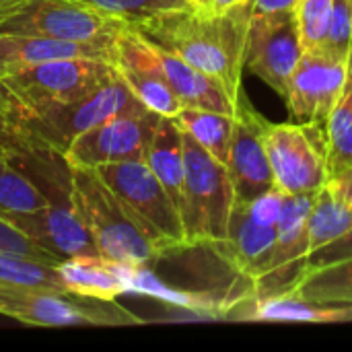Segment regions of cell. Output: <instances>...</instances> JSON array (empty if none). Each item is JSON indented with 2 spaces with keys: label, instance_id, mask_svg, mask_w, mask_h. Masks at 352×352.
I'll return each instance as SVG.
<instances>
[{
  "label": "cell",
  "instance_id": "6da1fadb",
  "mask_svg": "<svg viewBox=\"0 0 352 352\" xmlns=\"http://www.w3.org/2000/svg\"><path fill=\"white\" fill-rule=\"evenodd\" d=\"M250 4L229 12H212L196 6L161 10L138 25H132L151 43L175 54L194 68L217 78L237 103L250 25Z\"/></svg>",
  "mask_w": 352,
  "mask_h": 352
},
{
  "label": "cell",
  "instance_id": "7a4b0ae2",
  "mask_svg": "<svg viewBox=\"0 0 352 352\" xmlns=\"http://www.w3.org/2000/svg\"><path fill=\"white\" fill-rule=\"evenodd\" d=\"M72 202L101 258L124 264H153L167 256L155 233L95 169L72 167Z\"/></svg>",
  "mask_w": 352,
  "mask_h": 352
},
{
  "label": "cell",
  "instance_id": "3957f363",
  "mask_svg": "<svg viewBox=\"0 0 352 352\" xmlns=\"http://www.w3.org/2000/svg\"><path fill=\"white\" fill-rule=\"evenodd\" d=\"M16 99V97H14ZM19 120L29 136L43 148L64 153L66 146L82 132L105 122L107 118L146 109L132 93L126 80L116 74L99 85L95 91L70 103H56L43 107H27L16 99Z\"/></svg>",
  "mask_w": 352,
  "mask_h": 352
},
{
  "label": "cell",
  "instance_id": "277c9868",
  "mask_svg": "<svg viewBox=\"0 0 352 352\" xmlns=\"http://www.w3.org/2000/svg\"><path fill=\"white\" fill-rule=\"evenodd\" d=\"M184 210L182 223L190 248L212 245L227 237L235 188L229 169L184 132Z\"/></svg>",
  "mask_w": 352,
  "mask_h": 352
},
{
  "label": "cell",
  "instance_id": "5b68a950",
  "mask_svg": "<svg viewBox=\"0 0 352 352\" xmlns=\"http://www.w3.org/2000/svg\"><path fill=\"white\" fill-rule=\"evenodd\" d=\"M126 25L80 0H0V35L116 41Z\"/></svg>",
  "mask_w": 352,
  "mask_h": 352
},
{
  "label": "cell",
  "instance_id": "8992f818",
  "mask_svg": "<svg viewBox=\"0 0 352 352\" xmlns=\"http://www.w3.org/2000/svg\"><path fill=\"white\" fill-rule=\"evenodd\" d=\"M0 316L39 328L140 324L136 316H132L116 301H97L72 293L6 285H0Z\"/></svg>",
  "mask_w": 352,
  "mask_h": 352
},
{
  "label": "cell",
  "instance_id": "52a82bcc",
  "mask_svg": "<svg viewBox=\"0 0 352 352\" xmlns=\"http://www.w3.org/2000/svg\"><path fill=\"white\" fill-rule=\"evenodd\" d=\"M264 144L274 188L285 194L318 192L330 179L326 126L266 124Z\"/></svg>",
  "mask_w": 352,
  "mask_h": 352
},
{
  "label": "cell",
  "instance_id": "ba28073f",
  "mask_svg": "<svg viewBox=\"0 0 352 352\" xmlns=\"http://www.w3.org/2000/svg\"><path fill=\"white\" fill-rule=\"evenodd\" d=\"M95 171L155 233L167 254L190 248L179 210L144 159L109 163L97 167Z\"/></svg>",
  "mask_w": 352,
  "mask_h": 352
},
{
  "label": "cell",
  "instance_id": "9c48e42d",
  "mask_svg": "<svg viewBox=\"0 0 352 352\" xmlns=\"http://www.w3.org/2000/svg\"><path fill=\"white\" fill-rule=\"evenodd\" d=\"M116 74V66L91 58L39 62L0 76V82L27 107L70 103L95 91Z\"/></svg>",
  "mask_w": 352,
  "mask_h": 352
},
{
  "label": "cell",
  "instance_id": "30bf717a",
  "mask_svg": "<svg viewBox=\"0 0 352 352\" xmlns=\"http://www.w3.org/2000/svg\"><path fill=\"white\" fill-rule=\"evenodd\" d=\"M159 113L138 109L107 118L91 130L78 134L64 151L70 167L97 169L109 163L144 159Z\"/></svg>",
  "mask_w": 352,
  "mask_h": 352
},
{
  "label": "cell",
  "instance_id": "8fae6325",
  "mask_svg": "<svg viewBox=\"0 0 352 352\" xmlns=\"http://www.w3.org/2000/svg\"><path fill=\"white\" fill-rule=\"evenodd\" d=\"M303 54L295 10L252 14L245 35L243 66L287 97L291 74Z\"/></svg>",
  "mask_w": 352,
  "mask_h": 352
},
{
  "label": "cell",
  "instance_id": "7c38bea8",
  "mask_svg": "<svg viewBox=\"0 0 352 352\" xmlns=\"http://www.w3.org/2000/svg\"><path fill=\"white\" fill-rule=\"evenodd\" d=\"M264 120L241 93L237 99L227 169L235 188V200L250 202L274 188V175L264 144Z\"/></svg>",
  "mask_w": 352,
  "mask_h": 352
},
{
  "label": "cell",
  "instance_id": "4fadbf2b",
  "mask_svg": "<svg viewBox=\"0 0 352 352\" xmlns=\"http://www.w3.org/2000/svg\"><path fill=\"white\" fill-rule=\"evenodd\" d=\"M346 64L320 52H303L289 80L287 103L303 124L326 126L330 111L346 87Z\"/></svg>",
  "mask_w": 352,
  "mask_h": 352
},
{
  "label": "cell",
  "instance_id": "5bb4252c",
  "mask_svg": "<svg viewBox=\"0 0 352 352\" xmlns=\"http://www.w3.org/2000/svg\"><path fill=\"white\" fill-rule=\"evenodd\" d=\"M146 52L153 68L165 78V82L177 95L184 107H200V109L235 116L237 103L229 97V93L217 78L194 68L186 60L177 58L175 54L151 43L148 39H146Z\"/></svg>",
  "mask_w": 352,
  "mask_h": 352
},
{
  "label": "cell",
  "instance_id": "9a60e30c",
  "mask_svg": "<svg viewBox=\"0 0 352 352\" xmlns=\"http://www.w3.org/2000/svg\"><path fill=\"white\" fill-rule=\"evenodd\" d=\"M116 41H70L31 35H0V76L60 58H91L113 64Z\"/></svg>",
  "mask_w": 352,
  "mask_h": 352
},
{
  "label": "cell",
  "instance_id": "2e32d148",
  "mask_svg": "<svg viewBox=\"0 0 352 352\" xmlns=\"http://www.w3.org/2000/svg\"><path fill=\"white\" fill-rule=\"evenodd\" d=\"M274 241H276V227L256 223L250 217L245 202L235 200L229 219L227 237L219 243H212L210 248L233 270H237L248 280H254L264 260L268 258Z\"/></svg>",
  "mask_w": 352,
  "mask_h": 352
},
{
  "label": "cell",
  "instance_id": "e0dca14e",
  "mask_svg": "<svg viewBox=\"0 0 352 352\" xmlns=\"http://www.w3.org/2000/svg\"><path fill=\"white\" fill-rule=\"evenodd\" d=\"M144 161L182 214L186 161H184V130L179 128L175 118H167V116L159 118L148 148L144 153Z\"/></svg>",
  "mask_w": 352,
  "mask_h": 352
},
{
  "label": "cell",
  "instance_id": "ac0fdd59",
  "mask_svg": "<svg viewBox=\"0 0 352 352\" xmlns=\"http://www.w3.org/2000/svg\"><path fill=\"white\" fill-rule=\"evenodd\" d=\"M66 291L97 301H116L126 295L122 262L101 256H72L58 264Z\"/></svg>",
  "mask_w": 352,
  "mask_h": 352
},
{
  "label": "cell",
  "instance_id": "d6986e66",
  "mask_svg": "<svg viewBox=\"0 0 352 352\" xmlns=\"http://www.w3.org/2000/svg\"><path fill=\"white\" fill-rule=\"evenodd\" d=\"M250 320L256 322H299V324H334L352 322V307L316 305L291 293L252 297Z\"/></svg>",
  "mask_w": 352,
  "mask_h": 352
},
{
  "label": "cell",
  "instance_id": "ffe728a7",
  "mask_svg": "<svg viewBox=\"0 0 352 352\" xmlns=\"http://www.w3.org/2000/svg\"><path fill=\"white\" fill-rule=\"evenodd\" d=\"M285 293L316 305L352 307V260L316 270H301Z\"/></svg>",
  "mask_w": 352,
  "mask_h": 352
},
{
  "label": "cell",
  "instance_id": "44dd1931",
  "mask_svg": "<svg viewBox=\"0 0 352 352\" xmlns=\"http://www.w3.org/2000/svg\"><path fill=\"white\" fill-rule=\"evenodd\" d=\"M233 120L235 116L200 109V107H182V111L175 116V122L179 124V128L186 134H190L202 148H206L225 167L229 159Z\"/></svg>",
  "mask_w": 352,
  "mask_h": 352
},
{
  "label": "cell",
  "instance_id": "7402d4cb",
  "mask_svg": "<svg viewBox=\"0 0 352 352\" xmlns=\"http://www.w3.org/2000/svg\"><path fill=\"white\" fill-rule=\"evenodd\" d=\"M352 227V206H349L330 184L316 192L314 206L307 217V241L309 252L334 241Z\"/></svg>",
  "mask_w": 352,
  "mask_h": 352
},
{
  "label": "cell",
  "instance_id": "603a6c76",
  "mask_svg": "<svg viewBox=\"0 0 352 352\" xmlns=\"http://www.w3.org/2000/svg\"><path fill=\"white\" fill-rule=\"evenodd\" d=\"M0 285L68 293L56 264L10 254H0Z\"/></svg>",
  "mask_w": 352,
  "mask_h": 352
},
{
  "label": "cell",
  "instance_id": "cb8c5ba5",
  "mask_svg": "<svg viewBox=\"0 0 352 352\" xmlns=\"http://www.w3.org/2000/svg\"><path fill=\"white\" fill-rule=\"evenodd\" d=\"M328 167L330 177L352 167V82H346L342 97L334 105L326 122Z\"/></svg>",
  "mask_w": 352,
  "mask_h": 352
},
{
  "label": "cell",
  "instance_id": "d4e9b609",
  "mask_svg": "<svg viewBox=\"0 0 352 352\" xmlns=\"http://www.w3.org/2000/svg\"><path fill=\"white\" fill-rule=\"evenodd\" d=\"M47 204V196L33 182V177L16 163L8 161V167L0 175V217L33 212L45 208Z\"/></svg>",
  "mask_w": 352,
  "mask_h": 352
},
{
  "label": "cell",
  "instance_id": "484cf974",
  "mask_svg": "<svg viewBox=\"0 0 352 352\" xmlns=\"http://www.w3.org/2000/svg\"><path fill=\"white\" fill-rule=\"evenodd\" d=\"M41 148L19 122L14 95L0 82V153L31 155Z\"/></svg>",
  "mask_w": 352,
  "mask_h": 352
},
{
  "label": "cell",
  "instance_id": "4316f807",
  "mask_svg": "<svg viewBox=\"0 0 352 352\" xmlns=\"http://www.w3.org/2000/svg\"><path fill=\"white\" fill-rule=\"evenodd\" d=\"M352 45V2L351 0H334L332 16L326 29V35L318 50L326 58L334 62H349Z\"/></svg>",
  "mask_w": 352,
  "mask_h": 352
},
{
  "label": "cell",
  "instance_id": "83f0119b",
  "mask_svg": "<svg viewBox=\"0 0 352 352\" xmlns=\"http://www.w3.org/2000/svg\"><path fill=\"white\" fill-rule=\"evenodd\" d=\"M87 6L113 16L118 21H124L128 25H138L144 19L171 8L188 6L186 0H80Z\"/></svg>",
  "mask_w": 352,
  "mask_h": 352
},
{
  "label": "cell",
  "instance_id": "f1b7e54d",
  "mask_svg": "<svg viewBox=\"0 0 352 352\" xmlns=\"http://www.w3.org/2000/svg\"><path fill=\"white\" fill-rule=\"evenodd\" d=\"M332 4L334 0H297L295 19L303 52L320 47L332 16Z\"/></svg>",
  "mask_w": 352,
  "mask_h": 352
},
{
  "label": "cell",
  "instance_id": "f546056e",
  "mask_svg": "<svg viewBox=\"0 0 352 352\" xmlns=\"http://www.w3.org/2000/svg\"><path fill=\"white\" fill-rule=\"evenodd\" d=\"M0 254L31 258V260L56 264V266L62 262V260H58L54 254H50V252H45L43 248H39L37 243H33L27 235H23L19 229H14V227H12L10 223H6L4 219H0Z\"/></svg>",
  "mask_w": 352,
  "mask_h": 352
},
{
  "label": "cell",
  "instance_id": "4dcf8cb0",
  "mask_svg": "<svg viewBox=\"0 0 352 352\" xmlns=\"http://www.w3.org/2000/svg\"><path fill=\"white\" fill-rule=\"evenodd\" d=\"M346 260H352V227L340 237H336L334 241L309 252L303 260V270H316V268L340 264Z\"/></svg>",
  "mask_w": 352,
  "mask_h": 352
},
{
  "label": "cell",
  "instance_id": "1f68e13d",
  "mask_svg": "<svg viewBox=\"0 0 352 352\" xmlns=\"http://www.w3.org/2000/svg\"><path fill=\"white\" fill-rule=\"evenodd\" d=\"M285 192H280L278 188H272L264 194H260L258 198L245 202L250 217L260 223V225H270L276 227L278 219H280V210H283V202H285Z\"/></svg>",
  "mask_w": 352,
  "mask_h": 352
},
{
  "label": "cell",
  "instance_id": "d6a6232c",
  "mask_svg": "<svg viewBox=\"0 0 352 352\" xmlns=\"http://www.w3.org/2000/svg\"><path fill=\"white\" fill-rule=\"evenodd\" d=\"M328 184L349 206H352V167H346V169L338 171L336 175H332L328 179Z\"/></svg>",
  "mask_w": 352,
  "mask_h": 352
},
{
  "label": "cell",
  "instance_id": "836d02e7",
  "mask_svg": "<svg viewBox=\"0 0 352 352\" xmlns=\"http://www.w3.org/2000/svg\"><path fill=\"white\" fill-rule=\"evenodd\" d=\"M295 6H297V0H250V10H252V14L295 10Z\"/></svg>",
  "mask_w": 352,
  "mask_h": 352
},
{
  "label": "cell",
  "instance_id": "e575fe53",
  "mask_svg": "<svg viewBox=\"0 0 352 352\" xmlns=\"http://www.w3.org/2000/svg\"><path fill=\"white\" fill-rule=\"evenodd\" d=\"M241 4H250V0H214L212 6H210V10L217 12V14H221V12L233 10V8H237V6H241Z\"/></svg>",
  "mask_w": 352,
  "mask_h": 352
},
{
  "label": "cell",
  "instance_id": "d590c367",
  "mask_svg": "<svg viewBox=\"0 0 352 352\" xmlns=\"http://www.w3.org/2000/svg\"><path fill=\"white\" fill-rule=\"evenodd\" d=\"M190 6H196V8H204V10H210V6H212V2L214 0H186Z\"/></svg>",
  "mask_w": 352,
  "mask_h": 352
},
{
  "label": "cell",
  "instance_id": "8d00e7d4",
  "mask_svg": "<svg viewBox=\"0 0 352 352\" xmlns=\"http://www.w3.org/2000/svg\"><path fill=\"white\" fill-rule=\"evenodd\" d=\"M8 161H10V155H6V153H0V175H2V171L8 167Z\"/></svg>",
  "mask_w": 352,
  "mask_h": 352
},
{
  "label": "cell",
  "instance_id": "74e56055",
  "mask_svg": "<svg viewBox=\"0 0 352 352\" xmlns=\"http://www.w3.org/2000/svg\"><path fill=\"white\" fill-rule=\"evenodd\" d=\"M346 74H349L346 82H352V45H351V54H349V62H346Z\"/></svg>",
  "mask_w": 352,
  "mask_h": 352
},
{
  "label": "cell",
  "instance_id": "f35d334b",
  "mask_svg": "<svg viewBox=\"0 0 352 352\" xmlns=\"http://www.w3.org/2000/svg\"><path fill=\"white\" fill-rule=\"evenodd\" d=\"M351 2H352V0H351Z\"/></svg>",
  "mask_w": 352,
  "mask_h": 352
}]
</instances>
